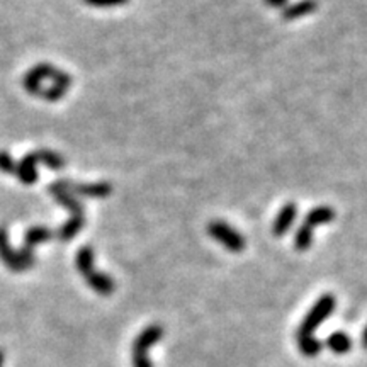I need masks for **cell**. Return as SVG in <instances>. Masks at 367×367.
Masks as SVG:
<instances>
[{
  "mask_svg": "<svg viewBox=\"0 0 367 367\" xmlns=\"http://www.w3.org/2000/svg\"><path fill=\"white\" fill-rule=\"evenodd\" d=\"M43 80H53V84L63 85V87L67 89H70L72 85V77L68 75V73L58 70V68L50 63H40L31 68V70L24 75L23 85L29 94L40 97L43 92Z\"/></svg>",
  "mask_w": 367,
  "mask_h": 367,
  "instance_id": "1",
  "label": "cell"
},
{
  "mask_svg": "<svg viewBox=\"0 0 367 367\" xmlns=\"http://www.w3.org/2000/svg\"><path fill=\"white\" fill-rule=\"evenodd\" d=\"M163 334H165L163 328L155 323V325L146 327L145 330L136 336L131 347L133 367H153V362L150 359L148 352L150 349L162 339Z\"/></svg>",
  "mask_w": 367,
  "mask_h": 367,
  "instance_id": "2",
  "label": "cell"
},
{
  "mask_svg": "<svg viewBox=\"0 0 367 367\" xmlns=\"http://www.w3.org/2000/svg\"><path fill=\"white\" fill-rule=\"evenodd\" d=\"M335 310V297L334 295H323L317 301V305L310 310L308 314H306L303 322H301L300 328H297L296 336H312L314 334V330L322 325L325 319L334 313Z\"/></svg>",
  "mask_w": 367,
  "mask_h": 367,
  "instance_id": "3",
  "label": "cell"
},
{
  "mask_svg": "<svg viewBox=\"0 0 367 367\" xmlns=\"http://www.w3.org/2000/svg\"><path fill=\"white\" fill-rule=\"evenodd\" d=\"M55 236V233L46 226H33L26 231L23 247H21L17 256H19V261L23 263L24 269H31L34 265V247L40 243H45V241L51 240Z\"/></svg>",
  "mask_w": 367,
  "mask_h": 367,
  "instance_id": "4",
  "label": "cell"
},
{
  "mask_svg": "<svg viewBox=\"0 0 367 367\" xmlns=\"http://www.w3.org/2000/svg\"><path fill=\"white\" fill-rule=\"evenodd\" d=\"M208 233L216 241H219L224 248L230 250V252L239 253L245 248V239L235 228H231L230 224L223 221H213L209 223Z\"/></svg>",
  "mask_w": 367,
  "mask_h": 367,
  "instance_id": "5",
  "label": "cell"
},
{
  "mask_svg": "<svg viewBox=\"0 0 367 367\" xmlns=\"http://www.w3.org/2000/svg\"><path fill=\"white\" fill-rule=\"evenodd\" d=\"M56 185H60L63 191L70 192L72 196L92 197V199H104V197L111 196L112 192V185L107 182L79 184V182H72V180H58Z\"/></svg>",
  "mask_w": 367,
  "mask_h": 367,
  "instance_id": "6",
  "label": "cell"
},
{
  "mask_svg": "<svg viewBox=\"0 0 367 367\" xmlns=\"http://www.w3.org/2000/svg\"><path fill=\"white\" fill-rule=\"evenodd\" d=\"M0 261L6 263L7 269H11L12 272L24 270L23 263L19 261V256H17V252H14V248L11 247L6 226H0Z\"/></svg>",
  "mask_w": 367,
  "mask_h": 367,
  "instance_id": "7",
  "label": "cell"
},
{
  "mask_svg": "<svg viewBox=\"0 0 367 367\" xmlns=\"http://www.w3.org/2000/svg\"><path fill=\"white\" fill-rule=\"evenodd\" d=\"M85 280H87L89 287L94 289V291L97 292V295L101 296H109L112 292L116 291V283L114 279L111 278V275L107 274H102V272H99L96 269H92L87 274L84 275Z\"/></svg>",
  "mask_w": 367,
  "mask_h": 367,
  "instance_id": "8",
  "label": "cell"
},
{
  "mask_svg": "<svg viewBox=\"0 0 367 367\" xmlns=\"http://www.w3.org/2000/svg\"><path fill=\"white\" fill-rule=\"evenodd\" d=\"M48 192L51 194V196L55 197L56 201L60 202V204L63 206L65 209L70 211L72 216H85L84 204H82V202H80L79 199H77L75 196H72L70 192L63 191V189L60 187V185H56V182L50 185Z\"/></svg>",
  "mask_w": 367,
  "mask_h": 367,
  "instance_id": "9",
  "label": "cell"
},
{
  "mask_svg": "<svg viewBox=\"0 0 367 367\" xmlns=\"http://www.w3.org/2000/svg\"><path fill=\"white\" fill-rule=\"evenodd\" d=\"M296 214H297V208L295 202H287V204L283 206V209L279 211L278 218L274 219V224H272V233H274V236H283L286 235L289 228L292 226V223H295L296 219Z\"/></svg>",
  "mask_w": 367,
  "mask_h": 367,
  "instance_id": "10",
  "label": "cell"
},
{
  "mask_svg": "<svg viewBox=\"0 0 367 367\" xmlns=\"http://www.w3.org/2000/svg\"><path fill=\"white\" fill-rule=\"evenodd\" d=\"M38 160L34 157V153L24 155L23 160L17 163V179L21 180L24 185H33L38 180Z\"/></svg>",
  "mask_w": 367,
  "mask_h": 367,
  "instance_id": "11",
  "label": "cell"
},
{
  "mask_svg": "<svg viewBox=\"0 0 367 367\" xmlns=\"http://www.w3.org/2000/svg\"><path fill=\"white\" fill-rule=\"evenodd\" d=\"M318 9V0H300V2L291 4L284 9L283 12V19L284 21H295L300 19V17H305L308 14H312Z\"/></svg>",
  "mask_w": 367,
  "mask_h": 367,
  "instance_id": "12",
  "label": "cell"
},
{
  "mask_svg": "<svg viewBox=\"0 0 367 367\" xmlns=\"http://www.w3.org/2000/svg\"><path fill=\"white\" fill-rule=\"evenodd\" d=\"M334 218H335V213L330 206H318V208L310 211L305 219V224L312 228V230H314V228L319 226V224L332 223L334 221Z\"/></svg>",
  "mask_w": 367,
  "mask_h": 367,
  "instance_id": "13",
  "label": "cell"
},
{
  "mask_svg": "<svg viewBox=\"0 0 367 367\" xmlns=\"http://www.w3.org/2000/svg\"><path fill=\"white\" fill-rule=\"evenodd\" d=\"M85 226V216H72L67 223L56 231V239L62 241H70L79 235V231Z\"/></svg>",
  "mask_w": 367,
  "mask_h": 367,
  "instance_id": "14",
  "label": "cell"
},
{
  "mask_svg": "<svg viewBox=\"0 0 367 367\" xmlns=\"http://www.w3.org/2000/svg\"><path fill=\"white\" fill-rule=\"evenodd\" d=\"M327 347L336 356H345L352 351V339L345 332H335L327 339Z\"/></svg>",
  "mask_w": 367,
  "mask_h": 367,
  "instance_id": "15",
  "label": "cell"
},
{
  "mask_svg": "<svg viewBox=\"0 0 367 367\" xmlns=\"http://www.w3.org/2000/svg\"><path fill=\"white\" fill-rule=\"evenodd\" d=\"M34 157H36L38 163H43V165L51 168V170H62L65 167V158L62 155L53 152V150L40 148L34 152Z\"/></svg>",
  "mask_w": 367,
  "mask_h": 367,
  "instance_id": "16",
  "label": "cell"
},
{
  "mask_svg": "<svg viewBox=\"0 0 367 367\" xmlns=\"http://www.w3.org/2000/svg\"><path fill=\"white\" fill-rule=\"evenodd\" d=\"M75 265L82 275H85L94 269V248L90 245H85V247H82L77 252Z\"/></svg>",
  "mask_w": 367,
  "mask_h": 367,
  "instance_id": "17",
  "label": "cell"
},
{
  "mask_svg": "<svg viewBox=\"0 0 367 367\" xmlns=\"http://www.w3.org/2000/svg\"><path fill=\"white\" fill-rule=\"evenodd\" d=\"M297 347L300 351L303 352V356L306 357H317L319 352H322V342L314 339V336H300L297 339Z\"/></svg>",
  "mask_w": 367,
  "mask_h": 367,
  "instance_id": "18",
  "label": "cell"
},
{
  "mask_svg": "<svg viewBox=\"0 0 367 367\" xmlns=\"http://www.w3.org/2000/svg\"><path fill=\"white\" fill-rule=\"evenodd\" d=\"M313 243V230L310 226H300V230L296 231V236H295V247L296 250H300V252H306L310 247H312Z\"/></svg>",
  "mask_w": 367,
  "mask_h": 367,
  "instance_id": "19",
  "label": "cell"
},
{
  "mask_svg": "<svg viewBox=\"0 0 367 367\" xmlns=\"http://www.w3.org/2000/svg\"><path fill=\"white\" fill-rule=\"evenodd\" d=\"M0 172L9 175H16L17 172V162L12 158L11 153L0 152Z\"/></svg>",
  "mask_w": 367,
  "mask_h": 367,
  "instance_id": "20",
  "label": "cell"
},
{
  "mask_svg": "<svg viewBox=\"0 0 367 367\" xmlns=\"http://www.w3.org/2000/svg\"><path fill=\"white\" fill-rule=\"evenodd\" d=\"M87 6L92 7H116V6H124L129 0H84Z\"/></svg>",
  "mask_w": 367,
  "mask_h": 367,
  "instance_id": "21",
  "label": "cell"
},
{
  "mask_svg": "<svg viewBox=\"0 0 367 367\" xmlns=\"http://www.w3.org/2000/svg\"><path fill=\"white\" fill-rule=\"evenodd\" d=\"M263 2H265L269 7L278 9V7H284V6H286L287 0H263Z\"/></svg>",
  "mask_w": 367,
  "mask_h": 367,
  "instance_id": "22",
  "label": "cell"
},
{
  "mask_svg": "<svg viewBox=\"0 0 367 367\" xmlns=\"http://www.w3.org/2000/svg\"><path fill=\"white\" fill-rule=\"evenodd\" d=\"M362 347L367 349V327L364 328V332H362Z\"/></svg>",
  "mask_w": 367,
  "mask_h": 367,
  "instance_id": "23",
  "label": "cell"
},
{
  "mask_svg": "<svg viewBox=\"0 0 367 367\" xmlns=\"http://www.w3.org/2000/svg\"><path fill=\"white\" fill-rule=\"evenodd\" d=\"M4 359H6V356H4V351L0 349V367H4Z\"/></svg>",
  "mask_w": 367,
  "mask_h": 367,
  "instance_id": "24",
  "label": "cell"
}]
</instances>
